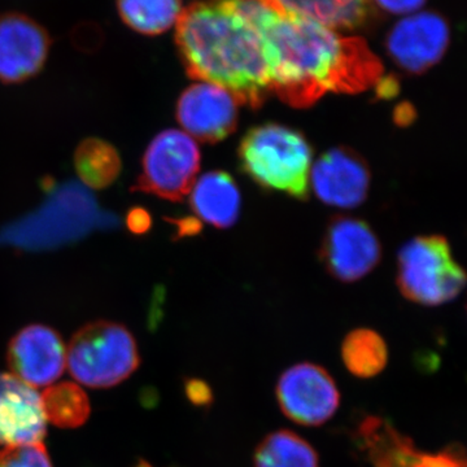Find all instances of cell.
<instances>
[{
  "label": "cell",
  "mask_w": 467,
  "mask_h": 467,
  "mask_svg": "<svg viewBox=\"0 0 467 467\" xmlns=\"http://www.w3.org/2000/svg\"><path fill=\"white\" fill-rule=\"evenodd\" d=\"M270 92L308 107L327 92L355 94L383 81V66L358 36H347L264 0L260 17Z\"/></svg>",
  "instance_id": "cell-1"
},
{
  "label": "cell",
  "mask_w": 467,
  "mask_h": 467,
  "mask_svg": "<svg viewBox=\"0 0 467 467\" xmlns=\"http://www.w3.org/2000/svg\"><path fill=\"white\" fill-rule=\"evenodd\" d=\"M263 8L264 0H199L183 9L175 45L187 75L260 107L270 94Z\"/></svg>",
  "instance_id": "cell-2"
},
{
  "label": "cell",
  "mask_w": 467,
  "mask_h": 467,
  "mask_svg": "<svg viewBox=\"0 0 467 467\" xmlns=\"http://www.w3.org/2000/svg\"><path fill=\"white\" fill-rule=\"evenodd\" d=\"M239 161L260 186L297 199L308 196L312 150L299 131L284 125L256 126L242 140Z\"/></svg>",
  "instance_id": "cell-3"
},
{
  "label": "cell",
  "mask_w": 467,
  "mask_h": 467,
  "mask_svg": "<svg viewBox=\"0 0 467 467\" xmlns=\"http://www.w3.org/2000/svg\"><path fill=\"white\" fill-rule=\"evenodd\" d=\"M140 364V350L133 334L116 322L85 325L67 346L70 376L91 389H109L124 382Z\"/></svg>",
  "instance_id": "cell-4"
},
{
  "label": "cell",
  "mask_w": 467,
  "mask_h": 467,
  "mask_svg": "<svg viewBox=\"0 0 467 467\" xmlns=\"http://www.w3.org/2000/svg\"><path fill=\"white\" fill-rule=\"evenodd\" d=\"M398 285L408 300L435 306L456 299L466 275L439 235L420 236L405 244L398 264Z\"/></svg>",
  "instance_id": "cell-5"
},
{
  "label": "cell",
  "mask_w": 467,
  "mask_h": 467,
  "mask_svg": "<svg viewBox=\"0 0 467 467\" xmlns=\"http://www.w3.org/2000/svg\"><path fill=\"white\" fill-rule=\"evenodd\" d=\"M201 168V150L184 131H162L153 138L142 159L135 192L169 202H182Z\"/></svg>",
  "instance_id": "cell-6"
},
{
  "label": "cell",
  "mask_w": 467,
  "mask_h": 467,
  "mask_svg": "<svg viewBox=\"0 0 467 467\" xmlns=\"http://www.w3.org/2000/svg\"><path fill=\"white\" fill-rule=\"evenodd\" d=\"M275 395L285 416L306 427L324 425L340 405V392L333 377L310 362L287 368L276 383Z\"/></svg>",
  "instance_id": "cell-7"
},
{
  "label": "cell",
  "mask_w": 467,
  "mask_h": 467,
  "mask_svg": "<svg viewBox=\"0 0 467 467\" xmlns=\"http://www.w3.org/2000/svg\"><path fill=\"white\" fill-rule=\"evenodd\" d=\"M450 39L444 17L435 12H416L395 24L387 36L386 47L396 66L416 75L441 61Z\"/></svg>",
  "instance_id": "cell-8"
},
{
  "label": "cell",
  "mask_w": 467,
  "mask_h": 467,
  "mask_svg": "<svg viewBox=\"0 0 467 467\" xmlns=\"http://www.w3.org/2000/svg\"><path fill=\"white\" fill-rule=\"evenodd\" d=\"M51 36L20 12L0 15V82L21 84L38 75L47 61Z\"/></svg>",
  "instance_id": "cell-9"
},
{
  "label": "cell",
  "mask_w": 467,
  "mask_h": 467,
  "mask_svg": "<svg viewBox=\"0 0 467 467\" xmlns=\"http://www.w3.org/2000/svg\"><path fill=\"white\" fill-rule=\"evenodd\" d=\"M7 362L11 374L34 389L57 382L67 368V346L54 328L29 325L8 344Z\"/></svg>",
  "instance_id": "cell-10"
},
{
  "label": "cell",
  "mask_w": 467,
  "mask_h": 467,
  "mask_svg": "<svg viewBox=\"0 0 467 467\" xmlns=\"http://www.w3.org/2000/svg\"><path fill=\"white\" fill-rule=\"evenodd\" d=\"M322 261L343 282H355L370 273L380 260L379 241L364 221L339 217L327 227Z\"/></svg>",
  "instance_id": "cell-11"
},
{
  "label": "cell",
  "mask_w": 467,
  "mask_h": 467,
  "mask_svg": "<svg viewBox=\"0 0 467 467\" xmlns=\"http://www.w3.org/2000/svg\"><path fill=\"white\" fill-rule=\"evenodd\" d=\"M239 104L226 88L198 82L187 88L178 99L177 119L192 140L217 143L235 129Z\"/></svg>",
  "instance_id": "cell-12"
},
{
  "label": "cell",
  "mask_w": 467,
  "mask_h": 467,
  "mask_svg": "<svg viewBox=\"0 0 467 467\" xmlns=\"http://www.w3.org/2000/svg\"><path fill=\"white\" fill-rule=\"evenodd\" d=\"M47 432L41 393L11 373H0V445L36 444Z\"/></svg>",
  "instance_id": "cell-13"
},
{
  "label": "cell",
  "mask_w": 467,
  "mask_h": 467,
  "mask_svg": "<svg viewBox=\"0 0 467 467\" xmlns=\"http://www.w3.org/2000/svg\"><path fill=\"white\" fill-rule=\"evenodd\" d=\"M316 195L326 204L355 208L367 198L370 173L364 160L348 149L326 152L310 171Z\"/></svg>",
  "instance_id": "cell-14"
},
{
  "label": "cell",
  "mask_w": 467,
  "mask_h": 467,
  "mask_svg": "<svg viewBox=\"0 0 467 467\" xmlns=\"http://www.w3.org/2000/svg\"><path fill=\"white\" fill-rule=\"evenodd\" d=\"M359 448L373 467H425L427 451L418 450L391 422L371 416L358 430Z\"/></svg>",
  "instance_id": "cell-15"
},
{
  "label": "cell",
  "mask_w": 467,
  "mask_h": 467,
  "mask_svg": "<svg viewBox=\"0 0 467 467\" xmlns=\"http://www.w3.org/2000/svg\"><path fill=\"white\" fill-rule=\"evenodd\" d=\"M190 205L199 220L226 229L234 225L241 212V192L232 175L209 171L193 183Z\"/></svg>",
  "instance_id": "cell-16"
},
{
  "label": "cell",
  "mask_w": 467,
  "mask_h": 467,
  "mask_svg": "<svg viewBox=\"0 0 467 467\" xmlns=\"http://www.w3.org/2000/svg\"><path fill=\"white\" fill-rule=\"evenodd\" d=\"M291 14L316 21L331 29L350 30L361 26L371 11V0H272Z\"/></svg>",
  "instance_id": "cell-17"
},
{
  "label": "cell",
  "mask_w": 467,
  "mask_h": 467,
  "mask_svg": "<svg viewBox=\"0 0 467 467\" xmlns=\"http://www.w3.org/2000/svg\"><path fill=\"white\" fill-rule=\"evenodd\" d=\"M117 12L129 29L155 36L175 26L182 0H116Z\"/></svg>",
  "instance_id": "cell-18"
},
{
  "label": "cell",
  "mask_w": 467,
  "mask_h": 467,
  "mask_svg": "<svg viewBox=\"0 0 467 467\" xmlns=\"http://www.w3.org/2000/svg\"><path fill=\"white\" fill-rule=\"evenodd\" d=\"M75 168L86 186L103 190L116 182L122 162L115 146L99 138H88L77 147Z\"/></svg>",
  "instance_id": "cell-19"
},
{
  "label": "cell",
  "mask_w": 467,
  "mask_h": 467,
  "mask_svg": "<svg viewBox=\"0 0 467 467\" xmlns=\"http://www.w3.org/2000/svg\"><path fill=\"white\" fill-rule=\"evenodd\" d=\"M254 467H319L318 454L296 432L279 430L260 442L254 457Z\"/></svg>",
  "instance_id": "cell-20"
},
{
  "label": "cell",
  "mask_w": 467,
  "mask_h": 467,
  "mask_svg": "<svg viewBox=\"0 0 467 467\" xmlns=\"http://www.w3.org/2000/svg\"><path fill=\"white\" fill-rule=\"evenodd\" d=\"M342 358L352 376L368 379L382 373L389 361V349L376 331L358 328L344 339Z\"/></svg>",
  "instance_id": "cell-21"
},
{
  "label": "cell",
  "mask_w": 467,
  "mask_h": 467,
  "mask_svg": "<svg viewBox=\"0 0 467 467\" xmlns=\"http://www.w3.org/2000/svg\"><path fill=\"white\" fill-rule=\"evenodd\" d=\"M41 399L47 423L61 429H76L84 425L90 417V400L78 384H51L42 393Z\"/></svg>",
  "instance_id": "cell-22"
},
{
  "label": "cell",
  "mask_w": 467,
  "mask_h": 467,
  "mask_svg": "<svg viewBox=\"0 0 467 467\" xmlns=\"http://www.w3.org/2000/svg\"><path fill=\"white\" fill-rule=\"evenodd\" d=\"M0 467H52V463L43 442H36L3 448Z\"/></svg>",
  "instance_id": "cell-23"
},
{
  "label": "cell",
  "mask_w": 467,
  "mask_h": 467,
  "mask_svg": "<svg viewBox=\"0 0 467 467\" xmlns=\"http://www.w3.org/2000/svg\"><path fill=\"white\" fill-rule=\"evenodd\" d=\"M425 467H466L465 451L460 445H450L438 453H429Z\"/></svg>",
  "instance_id": "cell-24"
},
{
  "label": "cell",
  "mask_w": 467,
  "mask_h": 467,
  "mask_svg": "<svg viewBox=\"0 0 467 467\" xmlns=\"http://www.w3.org/2000/svg\"><path fill=\"white\" fill-rule=\"evenodd\" d=\"M377 7L383 9L387 14L408 15L416 14L423 7L426 0H371Z\"/></svg>",
  "instance_id": "cell-25"
},
{
  "label": "cell",
  "mask_w": 467,
  "mask_h": 467,
  "mask_svg": "<svg viewBox=\"0 0 467 467\" xmlns=\"http://www.w3.org/2000/svg\"><path fill=\"white\" fill-rule=\"evenodd\" d=\"M186 395L195 405H208L212 401L211 389L205 382L199 379L189 380L186 384Z\"/></svg>",
  "instance_id": "cell-26"
},
{
  "label": "cell",
  "mask_w": 467,
  "mask_h": 467,
  "mask_svg": "<svg viewBox=\"0 0 467 467\" xmlns=\"http://www.w3.org/2000/svg\"><path fill=\"white\" fill-rule=\"evenodd\" d=\"M150 218L149 213L140 211V209H135V211L131 212L130 216H129V226H130L134 233L146 232L150 227Z\"/></svg>",
  "instance_id": "cell-27"
},
{
  "label": "cell",
  "mask_w": 467,
  "mask_h": 467,
  "mask_svg": "<svg viewBox=\"0 0 467 467\" xmlns=\"http://www.w3.org/2000/svg\"><path fill=\"white\" fill-rule=\"evenodd\" d=\"M134 467H152L150 465L149 462H146V461H140V462L137 463Z\"/></svg>",
  "instance_id": "cell-28"
}]
</instances>
